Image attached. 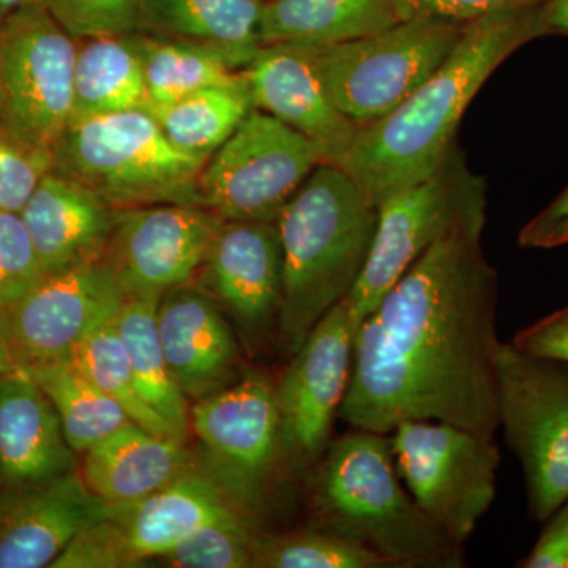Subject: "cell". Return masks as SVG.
<instances>
[{
  "mask_svg": "<svg viewBox=\"0 0 568 568\" xmlns=\"http://www.w3.org/2000/svg\"><path fill=\"white\" fill-rule=\"evenodd\" d=\"M31 2V0H0V22L7 20L11 13L20 10L21 7H24L26 3Z\"/></svg>",
  "mask_w": 568,
  "mask_h": 568,
  "instance_id": "45",
  "label": "cell"
},
{
  "mask_svg": "<svg viewBox=\"0 0 568 568\" xmlns=\"http://www.w3.org/2000/svg\"><path fill=\"white\" fill-rule=\"evenodd\" d=\"M51 171L52 151L18 140L0 126V211L20 213Z\"/></svg>",
  "mask_w": 568,
  "mask_h": 568,
  "instance_id": "36",
  "label": "cell"
},
{
  "mask_svg": "<svg viewBox=\"0 0 568 568\" xmlns=\"http://www.w3.org/2000/svg\"><path fill=\"white\" fill-rule=\"evenodd\" d=\"M194 467L185 440L129 422L82 452L80 477L108 506L138 503Z\"/></svg>",
  "mask_w": 568,
  "mask_h": 568,
  "instance_id": "23",
  "label": "cell"
},
{
  "mask_svg": "<svg viewBox=\"0 0 568 568\" xmlns=\"http://www.w3.org/2000/svg\"><path fill=\"white\" fill-rule=\"evenodd\" d=\"M207 160L175 145L149 110L71 121L52 149V171L81 183L114 211L200 204Z\"/></svg>",
  "mask_w": 568,
  "mask_h": 568,
  "instance_id": "5",
  "label": "cell"
},
{
  "mask_svg": "<svg viewBox=\"0 0 568 568\" xmlns=\"http://www.w3.org/2000/svg\"><path fill=\"white\" fill-rule=\"evenodd\" d=\"M43 276L21 213L0 211V312L31 293Z\"/></svg>",
  "mask_w": 568,
  "mask_h": 568,
  "instance_id": "35",
  "label": "cell"
},
{
  "mask_svg": "<svg viewBox=\"0 0 568 568\" xmlns=\"http://www.w3.org/2000/svg\"><path fill=\"white\" fill-rule=\"evenodd\" d=\"M541 36H568V0H548L538 9Z\"/></svg>",
  "mask_w": 568,
  "mask_h": 568,
  "instance_id": "42",
  "label": "cell"
},
{
  "mask_svg": "<svg viewBox=\"0 0 568 568\" xmlns=\"http://www.w3.org/2000/svg\"><path fill=\"white\" fill-rule=\"evenodd\" d=\"M51 399L62 422L71 450H88L93 444L129 424L118 403L104 395L70 358L21 366Z\"/></svg>",
  "mask_w": 568,
  "mask_h": 568,
  "instance_id": "28",
  "label": "cell"
},
{
  "mask_svg": "<svg viewBox=\"0 0 568 568\" xmlns=\"http://www.w3.org/2000/svg\"><path fill=\"white\" fill-rule=\"evenodd\" d=\"M548 0H395L399 20L435 17L469 22L503 11L538 9Z\"/></svg>",
  "mask_w": 568,
  "mask_h": 568,
  "instance_id": "38",
  "label": "cell"
},
{
  "mask_svg": "<svg viewBox=\"0 0 568 568\" xmlns=\"http://www.w3.org/2000/svg\"><path fill=\"white\" fill-rule=\"evenodd\" d=\"M566 213H568V186L548 205V207H545L544 211L538 213L536 219L530 220V222L526 224L525 230H538V227L547 226V224L556 222V220L566 215Z\"/></svg>",
  "mask_w": 568,
  "mask_h": 568,
  "instance_id": "43",
  "label": "cell"
},
{
  "mask_svg": "<svg viewBox=\"0 0 568 568\" xmlns=\"http://www.w3.org/2000/svg\"><path fill=\"white\" fill-rule=\"evenodd\" d=\"M133 39L144 69L149 110L178 102L201 89L245 80L244 71L196 44L141 32H134Z\"/></svg>",
  "mask_w": 568,
  "mask_h": 568,
  "instance_id": "30",
  "label": "cell"
},
{
  "mask_svg": "<svg viewBox=\"0 0 568 568\" xmlns=\"http://www.w3.org/2000/svg\"><path fill=\"white\" fill-rule=\"evenodd\" d=\"M77 40L129 36L138 31L142 0H41Z\"/></svg>",
  "mask_w": 568,
  "mask_h": 568,
  "instance_id": "34",
  "label": "cell"
},
{
  "mask_svg": "<svg viewBox=\"0 0 568 568\" xmlns=\"http://www.w3.org/2000/svg\"><path fill=\"white\" fill-rule=\"evenodd\" d=\"M162 298L129 297L121 305L112 324L121 336L134 379L144 402L164 418L183 440H189V398L178 386L160 342L156 312Z\"/></svg>",
  "mask_w": 568,
  "mask_h": 568,
  "instance_id": "27",
  "label": "cell"
},
{
  "mask_svg": "<svg viewBox=\"0 0 568 568\" xmlns=\"http://www.w3.org/2000/svg\"><path fill=\"white\" fill-rule=\"evenodd\" d=\"M395 0H264L261 43L331 47L399 22Z\"/></svg>",
  "mask_w": 568,
  "mask_h": 568,
  "instance_id": "25",
  "label": "cell"
},
{
  "mask_svg": "<svg viewBox=\"0 0 568 568\" xmlns=\"http://www.w3.org/2000/svg\"><path fill=\"white\" fill-rule=\"evenodd\" d=\"M160 342L171 375L193 402L242 376L237 339L212 295L182 284L163 295L156 312Z\"/></svg>",
  "mask_w": 568,
  "mask_h": 568,
  "instance_id": "19",
  "label": "cell"
},
{
  "mask_svg": "<svg viewBox=\"0 0 568 568\" xmlns=\"http://www.w3.org/2000/svg\"><path fill=\"white\" fill-rule=\"evenodd\" d=\"M201 271L216 304L234 317L248 345L276 338L283 297L276 222L224 220Z\"/></svg>",
  "mask_w": 568,
  "mask_h": 568,
  "instance_id": "16",
  "label": "cell"
},
{
  "mask_svg": "<svg viewBox=\"0 0 568 568\" xmlns=\"http://www.w3.org/2000/svg\"><path fill=\"white\" fill-rule=\"evenodd\" d=\"M111 507L93 496L80 473L0 493V568L51 567L82 529Z\"/></svg>",
  "mask_w": 568,
  "mask_h": 568,
  "instance_id": "18",
  "label": "cell"
},
{
  "mask_svg": "<svg viewBox=\"0 0 568 568\" xmlns=\"http://www.w3.org/2000/svg\"><path fill=\"white\" fill-rule=\"evenodd\" d=\"M17 368L18 364L14 362L13 355H11L6 339L0 336V376L6 375V373L13 372V369Z\"/></svg>",
  "mask_w": 568,
  "mask_h": 568,
  "instance_id": "44",
  "label": "cell"
},
{
  "mask_svg": "<svg viewBox=\"0 0 568 568\" xmlns=\"http://www.w3.org/2000/svg\"><path fill=\"white\" fill-rule=\"evenodd\" d=\"M519 568H568V499L545 521V528Z\"/></svg>",
  "mask_w": 568,
  "mask_h": 568,
  "instance_id": "40",
  "label": "cell"
},
{
  "mask_svg": "<svg viewBox=\"0 0 568 568\" xmlns=\"http://www.w3.org/2000/svg\"><path fill=\"white\" fill-rule=\"evenodd\" d=\"M481 233L440 237L361 321L346 424L390 435L402 422L437 420L496 435L497 274Z\"/></svg>",
  "mask_w": 568,
  "mask_h": 568,
  "instance_id": "1",
  "label": "cell"
},
{
  "mask_svg": "<svg viewBox=\"0 0 568 568\" xmlns=\"http://www.w3.org/2000/svg\"><path fill=\"white\" fill-rule=\"evenodd\" d=\"M110 507L141 564L162 558L183 538L213 521L250 518L219 477L201 473L196 466L138 503Z\"/></svg>",
  "mask_w": 568,
  "mask_h": 568,
  "instance_id": "22",
  "label": "cell"
},
{
  "mask_svg": "<svg viewBox=\"0 0 568 568\" xmlns=\"http://www.w3.org/2000/svg\"><path fill=\"white\" fill-rule=\"evenodd\" d=\"M395 568L379 552L310 528L254 537L253 568Z\"/></svg>",
  "mask_w": 568,
  "mask_h": 568,
  "instance_id": "32",
  "label": "cell"
},
{
  "mask_svg": "<svg viewBox=\"0 0 568 568\" xmlns=\"http://www.w3.org/2000/svg\"><path fill=\"white\" fill-rule=\"evenodd\" d=\"M20 213L48 275L103 261L118 211L81 183L51 171Z\"/></svg>",
  "mask_w": 568,
  "mask_h": 568,
  "instance_id": "20",
  "label": "cell"
},
{
  "mask_svg": "<svg viewBox=\"0 0 568 568\" xmlns=\"http://www.w3.org/2000/svg\"><path fill=\"white\" fill-rule=\"evenodd\" d=\"M388 436L398 476L417 506L465 545L495 503V436L437 420L402 422Z\"/></svg>",
  "mask_w": 568,
  "mask_h": 568,
  "instance_id": "9",
  "label": "cell"
},
{
  "mask_svg": "<svg viewBox=\"0 0 568 568\" xmlns=\"http://www.w3.org/2000/svg\"><path fill=\"white\" fill-rule=\"evenodd\" d=\"M538 9L503 11L466 22L443 65L394 111L358 126L334 164L376 207L388 194L436 173L457 148L459 122L481 85L523 44L544 37Z\"/></svg>",
  "mask_w": 568,
  "mask_h": 568,
  "instance_id": "2",
  "label": "cell"
},
{
  "mask_svg": "<svg viewBox=\"0 0 568 568\" xmlns=\"http://www.w3.org/2000/svg\"><path fill=\"white\" fill-rule=\"evenodd\" d=\"M149 106L144 69L133 33L78 40L71 121Z\"/></svg>",
  "mask_w": 568,
  "mask_h": 568,
  "instance_id": "26",
  "label": "cell"
},
{
  "mask_svg": "<svg viewBox=\"0 0 568 568\" xmlns=\"http://www.w3.org/2000/svg\"><path fill=\"white\" fill-rule=\"evenodd\" d=\"M312 478L310 528L379 552L398 568H462L463 545L403 487L390 436L355 429L331 440Z\"/></svg>",
  "mask_w": 568,
  "mask_h": 568,
  "instance_id": "4",
  "label": "cell"
},
{
  "mask_svg": "<svg viewBox=\"0 0 568 568\" xmlns=\"http://www.w3.org/2000/svg\"><path fill=\"white\" fill-rule=\"evenodd\" d=\"M283 297L276 345L293 357L357 283L372 250L377 207L334 163L310 174L278 220Z\"/></svg>",
  "mask_w": 568,
  "mask_h": 568,
  "instance_id": "3",
  "label": "cell"
},
{
  "mask_svg": "<svg viewBox=\"0 0 568 568\" xmlns=\"http://www.w3.org/2000/svg\"><path fill=\"white\" fill-rule=\"evenodd\" d=\"M466 22L416 17L362 39L315 47L336 106L358 126L379 121L428 80L457 47Z\"/></svg>",
  "mask_w": 568,
  "mask_h": 568,
  "instance_id": "8",
  "label": "cell"
},
{
  "mask_svg": "<svg viewBox=\"0 0 568 568\" xmlns=\"http://www.w3.org/2000/svg\"><path fill=\"white\" fill-rule=\"evenodd\" d=\"M253 110L252 92L245 78L237 84L201 89L178 102L149 111L175 145L211 159Z\"/></svg>",
  "mask_w": 568,
  "mask_h": 568,
  "instance_id": "29",
  "label": "cell"
},
{
  "mask_svg": "<svg viewBox=\"0 0 568 568\" xmlns=\"http://www.w3.org/2000/svg\"><path fill=\"white\" fill-rule=\"evenodd\" d=\"M264 0H142L138 31L196 44L245 70L263 48Z\"/></svg>",
  "mask_w": 568,
  "mask_h": 568,
  "instance_id": "24",
  "label": "cell"
},
{
  "mask_svg": "<svg viewBox=\"0 0 568 568\" xmlns=\"http://www.w3.org/2000/svg\"><path fill=\"white\" fill-rule=\"evenodd\" d=\"M78 40L31 0L0 22V77L6 104L0 126L52 151L73 118Z\"/></svg>",
  "mask_w": 568,
  "mask_h": 568,
  "instance_id": "11",
  "label": "cell"
},
{
  "mask_svg": "<svg viewBox=\"0 0 568 568\" xmlns=\"http://www.w3.org/2000/svg\"><path fill=\"white\" fill-rule=\"evenodd\" d=\"M496 381L499 426L525 473L529 517L545 523L568 499V362L500 342Z\"/></svg>",
  "mask_w": 568,
  "mask_h": 568,
  "instance_id": "7",
  "label": "cell"
},
{
  "mask_svg": "<svg viewBox=\"0 0 568 568\" xmlns=\"http://www.w3.org/2000/svg\"><path fill=\"white\" fill-rule=\"evenodd\" d=\"M223 222L200 204L118 211L103 261L126 298H162L200 274Z\"/></svg>",
  "mask_w": 568,
  "mask_h": 568,
  "instance_id": "15",
  "label": "cell"
},
{
  "mask_svg": "<svg viewBox=\"0 0 568 568\" xmlns=\"http://www.w3.org/2000/svg\"><path fill=\"white\" fill-rule=\"evenodd\" d=\"M126 295L110 265H74L43 276L0 312V336L18 366L70 358L93 328L118 313Z\"/></svg>",
  "mask_w": 568,
  "mask_h": 568,
  "instance_id": "14",
  "label": "cell"
},
{
  "mask_svg": "<svg viewBox=\"0 0 568 568\" xmlns=\"http://www.w3.org/2000/svg\"><path fill=\"white\" fill-rule=\"evenodd\" d=\"M71 361L104 395L122 407L133 424L142 426L153 435L181 439L173 426L142 398L129 355L112 324V317L85 335L71 354Z\"/></svg>",
  "mask_w": 568,
  "mask_h": 568,
  "instance_id": "31",
  "label": "cell"
},
{
  "mask_svg": "<svg viewBox=\"0 0 568 568\" xmlns=\"http://www.w3.org/2000/svg\"><path fill=\"white\" fill-rule=\"evenodd\" d=\"M260 530L246 517L220 519L194 530L160 559L178 568H253L254 537Z\"/></svg>",
  "mask_w": 568,
  "mask_h": 568,
  "instance_id": "33",
  "label": "cell"
},
{
  "mask_svg": "<svg viewBox=\"0 0 568 568\" xmlns=\"http://www.w3.org/2000/svg\"><path fill=\"white\" fill-rule=\"evenodd\" d=\"M324 162L315 142L254 108L205 163L200 205L223 220L276 222Z\"/></svg>",
  "mask_w": 568,
  "mask_h": 568,
  "instance_id": "10",
  "label": "cell"
},
{
  "mask_svg": "<svg viewBox=\"0 0 568 568\" xmlns=\"http://www.w3.org/2000/svg\"><path fill=\"white\" fill-rule=\"evenodd\" d=\"M357 317L336 304L306 336L275 383L284 457L290 467H313L332 440L353 373Z\"/></svg>",
  "mask_w": 568,
  "mask_h": 568,
  "instance_id": "13",
  "label": "cell"
},
{
  "mask_svg": "<svg viewBox=\"0 0 568 568\" xmlns=\"http://www.w3.org/2000/svg\"><path fill=\"white\" fill-rule=\"evenodd\" d=\"M511 343L537 357L568 362V305L523 328Z\"/></svg>",
  "mask_w": 568,
  "mask_h": 568,
  "instance_id": "39",
  "label": "cell"
},
{
  "mask_svg": "<svg viewBox=\"0 0 568 568\" xmlns=\"http://www.w3.org/2000/svg\"><path fill=\"white\" fill-rule=\"evenodd\" d=\"M73 465L61 418L39 384L21 366L0 376V481L32 487Z\"/></svg>",
  "mask_w": 568,
  "mask_h": 568,
  "instance_id": "21",
  "label": "cell"
},
{
  "mask_svg": "<svg viewBox=\"0 0 568 568\" xmlns=\"http://www.w3.org/2000/svg\"><path fill=\"white\" fill-rule=\"evenodd\" d=\"M121 523L111 515L82 529L50 568L140 567Z\"/></svg>",
  "mask_w": 568,
  "mask_h": 568,
  "instance_id": "37",
  "label": "cell"
},
{
  "mask_svg": "<svg viewBox=\"0 0 568 568\" xmlns=\"http://www.w3.org/2000/svg\"><path fill=\"white\" fill-rule=\"evenodd\" d=\"M3 104H6V92H3L2 77H0V119H2Z\"/></svg>",
  "mask_w": 568,
  "mask_h": 568,
  "instance_id": "46",
  "label": "cell"
},
{
  "mask_svg": "<svg viewBox=\"0 0 568 568\" xmlns=\"http://www.w3.org/2000/svg\"><path fill=\"white\" fill-rule=\"evenodd\" d=\"M518 242L525 248H555L568 244V213L538 230L523 227Z\"/></svg>",
  "mask_w": 568,
  "mask_h": 568,
  "instance_id": "41",
  "label": "cell"
},
{
  "mask_svg": "<svg viewBox=\"0 0 568 568\" xmlns=\"http://www.w3.org/2000/svg\"><path fill=\"white\" fill-rule=\"evenodd\" d=\"M487 185L454 149L424 181L377 204L375 239L357 283L343 298L358 323L436 241L462 227H485Z\"/></svg>",
  "mask_w": 568,
  "mask_h": 568,
  "instance_id": "6",
  "label": "cell"
},
{
  "mask_svg": "<svg viewBox=\"0 0 568 568\" xmlns=\"http://www.w3.org/2000/svg\"><path fill=\"white\" fill-rule=\"evenodd\" d=\"M244 71L256 110L297 130L335 163L358 132L357 123L336 106L321 73L315 47L265 44Z\"/></svg>",
  "mask_w": 568,
  "mask_h": 568,
  "instance_id": "17",
  "label": "cell"
},
{
  "mask_svg": "<svg viewBox=\"0 0 568 568\" xmlns=\"http://www.w3.org/2000/svg\"><path fill=\"white\" fill-rule=\"evenodd\" d=\"M190 426L215 462V476L260 528L274 485L290 467L274 381L246 372L231 386L194 402Z\"/></svg>",
  "mask_w": 568,
  "mask_h": 568,
  "instance_id": "12",
  "label": "cell"
}]
</instances>
